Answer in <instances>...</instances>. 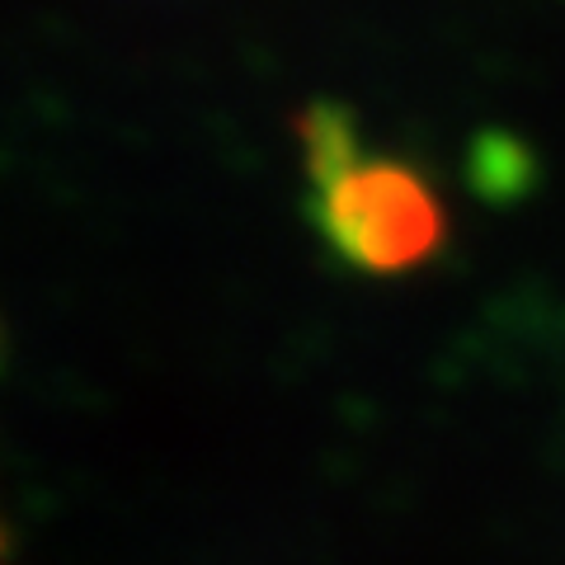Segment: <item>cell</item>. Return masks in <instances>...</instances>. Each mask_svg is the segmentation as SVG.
Segmentation results:
<instances>
[{
    "label": "cell",
    "mask_w": 565,
    "mask_h": 565,
    "mask_svg": "<svg viewBox=\"0 0 565 565\" xmlns=\"http://www.w3.org/2000/svg\"><path fill=\"white\" fill-rule=\"evenodd\" d=\"M311 222L353 274H411L444 250L448 217L429 180L396 156H353L311 180Z\"/></svg>",
    "instance_id": "obj_1"
}]
</instances>
